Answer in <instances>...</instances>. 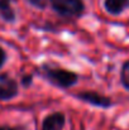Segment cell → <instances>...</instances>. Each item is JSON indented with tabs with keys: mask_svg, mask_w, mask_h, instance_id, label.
<instances>
[{
	"mask_svg": "<svg viewBox=\"0 0 129 130\" xmlns=\"http://www.w3.org/2000/svg\"><path fill=\"white\" fill-rule=\"evenodd\" d=\"M52 8L63 17H79L84 11L81 0H51Z\"/></svg>",
	"mask_w": 129,
	"mask_h": 130,
	"instance_id": "6da1fadb",
	"label": "cell"
},
{
	"mask_svg": "<svg viewBox=\"0 0 129 130\" xmlns=\"http://www.w3.org/2000/svg\"><path fill=\"white\" fill-rule=\"evenodd\" d=\"M47 76L53 84H56L60 87H65V88L71 87L77 81V75L68 70H61V68L49 70L47 72Z\"/></svg>",
	"mask_w": 129,
	"mask_h": 130,
	"instance_id": "7a4b0ae2",
	"label": "cell"
},
{
	"mask_svg": "<svg viewBox=\"0 0 129 130\" xmlns=\"http://www.w3.org/2000/svg\"><path fill=\"white\" fill-rule=\"evenodd\" d=\"M18 95V85L6 75L0 76V100H11Z\"/></svg>",
	"mask_w": 129,
	"mask_h": 130,
	"instance_id": "3957f363",
	"label": "cell"
},
{
	"mask_svg": "<svg viewBox=\"0 0 129 130\" xmlns=\"http://www.w3.org/2000/svg\"><path fill=\"white\" fill-rule=\"evenodd\" d=\"M79 99H81L82 101H86L91 105H95V106H99V107H109L111 106V100L103 96V95H99L97 92H94V91H86V92H81L77 95Z\"/></svg>",
	"mask_w": 129,
	"mask_h": 130,
	"instance_id": "277c9868",
	"label": "cell"
},
{
	"mask_svg": "<svg viewBox=\"0 0 129 130\" xmlns=\"http://www.w3.org/2000/svg\"><path fill=\"white\" fill-rule=\"evenodd\" d=\"M65 125V115L62 112H54L48 115L42 124V130H62Z\"/></svg>",
	"mask_w": 129,
	"mask_h": 130,
	"instance_id": "5b68a950",
	"label": "cell"
},
{
	"mask_svg": "<svg viewBox=\"0 0 129 130\" xmlns=\"http://www.w3.org/2000/svg\"><path fill=\"white\" fill-rule=\"evenodd\" d=\"M104 5L110 14L118 15L129 5V0H105Z\"/></svg>",
	"mask_w": 129,
	"mask_h": 130,
	"instance_id": "8992f818",
	"label": "cell"
},
{
	"mask_svg": "<svg viewBox=\"0 0 129 130\" xmlns=\"http://www.w3.org/2000/svg\"><path fill=\"white\" fill-rule=\"evenodd\" d=\"M0 15L5 22H14L15 13L10 5V0H0Z\"/></svg>",
	"mask_w": 129,
	"mask_h": 130,
	"instance_id": "52a82bcc",
	"label": "cell"
},
{
	"mask_svg": "<svg viewBox=\"0 0 129 130\" xmlns=\"http://www.w3.org/2000/svg\"><path fill=\"white\" fill-rule=\"evenodd\" d=\"M120 77H122V84H123V86L129 91V61L124 63V66H123V68H122Z\"/></svg>",
	"mask_w": 129,
	"mask_h": 130,
	"instance_id": "ba28073f",
	"label": "cell"
},
{
	"mask_svg": "<svg viewBox=\"0 0 129 130\" xmlns=\"http://www.w3.org/2000/svg\"><path fill=\"white\" fill-rule=\"evenodd\" d=\"M32 5H34V6H37V8H44L46 6V4H47V0H28Z\"/></svg>",
	"mask_w": 129,
	"mask_h": 130,
	"instance_id": "9c48e42d",
	"label": "cell"
},
{
	"mask_svg": "<svg viewBox=\"0 0 129 130\" xmlns=\"http://www.w3.org/2000/svg\"><path fill=\"white\" fill-rule=\"evenodd\" d=\"M5 59H6V54H5L4 49H3V48H0V68L4 66V62H5Z\"/></svg>",
	"mask_w": 129,
	"mask_h": 130,
	"instance_id": "30bf717a",
	"label": "cell"
},
{
	"mask_svg": "<svg viewBox=\"0 0 129 130\" xmlns=\"http://www.w3.org/2000/svg\"><path fill=\"white\" fill-rule=\"evenodd\" d=\"M22 82H23L24 86H29V85L32 84V76H31V75H29V76H24L23 80H22Z\"/></svg>",
	"mask_w": 129,
	"mask_h": 130,
	"instance_id": "8fae6325",
	"label": "cell"
},
{
	"mask_svg": "<svg viewBox=\"0 0 129 130\" xmlns=\"http://www.w3.org/2000/svg\"><path fill=\"white\" fill-rule=\"evenodd\" d=\"M0 130H17V129H13V128H6V126H3V128H0Z\"/></svg>",
	"mask_w": 129,
	"mask_h": 130,
	"instance_id": "7c38bea8",
	"label": "cell"
}]
</instances>
